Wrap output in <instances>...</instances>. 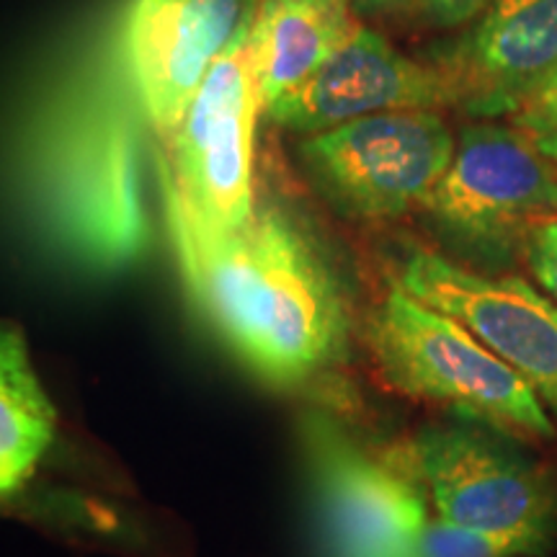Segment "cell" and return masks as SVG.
Here are the masks:
<instances>
[{
	"mask_svg": "<svg viewBox=\"0 0 557 557\" xmlns=\"http://www.w3.org/2000/svg\"><path fill=\"white\" fill-rule=\"evenodd\" d=\"M150 132L116 16L41 83L13 148L26 212L75 267L111 274L148 248Z\"/></svg>",
	"mask_w": 557,
	"mask_h": 557,
	"instance_id": "obj_1",
	"label": "cell"
},
{
	"mask_svg": "<svg viewBox=\"0 0 557 557\" xmlns=\"http://www.w3.org/2000/svg\"><path fill=\"white\" fill-rule=\"evenodd\" d=\"M181 276L194 305L261 380L299 387L346 348V302L315 240L282 207L222 230L181 199L158 169Z\"/></svg>",
	"mask_w": 557,
	"mask_h": 557,
	"instance_id": "obj_2",
	"label": "cell"
},
{
	"mask_svg": "<svg viewBox=\"0 0 557 557\" xmlns=\"http://www.w3.org/2000/svg\"><path fill=\"white\" fill-rule=\"evenodd\" d=\"M367 338L382 380L395 393L506 436L555 438L549 408L506 361L395 282L372 312Z\"/></svg>",
	"mask_w": 557,
	"mask_h": 557,
	"instance_id": "obj_3",
	"label": "cell"
},
{
	"mask_svg": "<svg viewBox=\"0 0 557 557\" xmlns=\"http://www.w3.org/2000/svg\"><path fill=\"white\" fill-rule=\"evenodd\" d=\"M256 16V13H253ZM250 24L207 73L158 169L199 218L222 230L248 225L256 214L253 135L261 99L256 88Z\"/></svg>",
	"mask_w": 557,
	"mask_h": 557,
	"instance_id": "obj_4",
	"label": "cell"
},
{
	"mask_svg": "<svg viewBox=\"0 0 557 557\" xmlns=\"http://www.w3.org/2000/svg\"><path fill=\"white\" fill-rule=\"evenodd\" d=\"M455 137L434 109L385 111L318 132L302 160L341 207L364 220H395L426 205L455 158Z\"/></svg>",
	"mask_w": 557,
	"mask_h": 557,
	"instance_id": "obj_5",
	"label": "cell"
},
{
	"mask_svg": "<svg viewBox=\"0 0 557 557\" xmlns=\"http://www.w3.org/2000/svg\"><path fill=\"white\" fill-rule=\"evenodd\" d=\"M387 457L449 524L506 537H553L557 496L549 478L478 431L423 429Z\"/></svg>",
	"mask_w": 557,
	"mask_h": 557,
	"instance_id": "obj_6",
	"label": "cell"
},
{
	"mask_svg": "<svg viewBox=\"0 0 557 557\" xmlns=\"http://www.w3.org/2000/svg\"><path fill=\"white\" fill-rule=\"evenodd\" d=\"M302 442L325 557H406L429 521L421 487L325 413L305 418Z\"/></svg>",
	"mask_w": 557,
	"mask_h": 557,
	"instance_id": "obj_7",
	"label": "cell"
},
{
	"mask_svg": "<svg viewBox=\"0 0 557 557\" xmlns=\"http://www.w3.org/2000/svg\"><path fill=\"white\" fill-rule=\"evenodd\" d=\"M423 209L451 238L504 250L557 214V169L521 129L472 124Z\"/></svg>",
	"mask_w": 557,
	"mask_h": 557,
	"instance_id": "obj_8",
	"label": "cell"
},
{
	"mask_svg": "<svg viewBox=\"0 0 557 557\" xmlns=\"http://www.w3.org/2000/svg\"><path fill=\"white\" fill-rule=\"evenodd\" d=\"M395 284L491 348L557 413V305L521 276H487L413 248Z\"/></svg>",
	"mask_w": 557,
	"mask_h": 557,
	"instance_id": "obj_9",
	"label": "cell"
},
{
	"mask_svg": "<svg viewBox=\"0 0 557 557\" xmlns=\"http://www.w3.org/2000/svg\"><path fill=\"white\" fill-rule=\"evenodd\" d=\"M259 0H127L120 34L152 132L171 139Z\"/></svg>",
	"mask_w": 557,
	"mask_h": 557,
	"instance_id": "obj_10",
	"label": "cell"
},
{
	"mask_svg": "<svg viewBox=\"0 0 557 557\" xmlns=\"http://www.w3.org/2000/svg\"><path fill=\"white\" fill-rule=\"evenodd\" d=\"M455 103L447 70L406 58L382 34L357 24L351 37L302 86L271 103L263 114L284 129L318 135L361 116L436 111Z\"/></svg>",
	"mask_w": 557,
	"mask_h": 557,
	"instance_id": "obj_11",
	"label": "cell"
},
{
	"mask_svg": "<svg viewBox=\"0 0 557 557\" xmlns=\"http://www.w3.org/2000/svg\"><path fill=\"white\" fill-rule=\"evenodd\" d=\"M470 116H513L557 70V0H493L447 62Z\"/></svg>",
	"mask_w": 557,
	"mask_h": 557,
	"instance_id": "obj_12",
	"label": "cell"
},
{
	"mask_svg": "<svg viewBox=\"0 0 557 557\" xmlns=\"http://www.w3.org/2000/svg\"><path fill=\"white\" fill-rule=\"evenodd\" d=\"M354 0H259L250 24L261 109L302 86L351 37Z\"/></svg>",
	"mask_w": 557,
	"mask_h": 557,
	"instance_id": "obj_13",
	"label": "cell"
},
{
	"mask_svg": "<svg viewBox=\"0 0 557 557\" xmlns=\"http://www.w3.org/2000/svg\"><path fill=\"white\" fill-rule=\"evenodd\" d=\"M58 410L34 372L24 331L0 320V496H11L50 449Z\"/></svg>",
	"mask_w": 557,
	"mask_h": 557,
	"instance_id": "obj_14",
	"label": "cell"
},
{
	"mask_svg": "<svg viewBox=\"0 0 557 557\" xmlns=\"http://www.w3.org/2000/svg\"><path fill=\"white\" fill-rule=\"evenodd\" d=\"M545 549V540L485 534L436 517L418 532L406 557H534Z\"/></svg>",
	"mask_w": 557,
	"mask_h": 557,
	"instance_id": "obj_15",
	"label": "cell"
},
{
	"mask_svg": "<svg viewBox=\"0 0 557 557\" xmlns=\"http://www.w3.org/2000/svg\"><path fill=\"white\" fill-rule=\"evenodd\" d=\"M513 127L532 137V143L545 152L557 143V70L545 86L511 116Z\"/></svg>",
	"mask_w": 557,
	"mask_h": 557,
	"instance_id": "obj_16",
	"label": "cell"
},
{
	"mask_svg": "<svg viewBox=\"0 0 557 557\" xmlns=\"http://www.w3.org/2000/svg\"><path fill=\"white\" fill-rule=\"evenodd\" d=\"M524 259L540 287L557 305V220L547 218L529 227L524 235Z\"/></svg>",
	"mask_w": 557,
	"mask_h": 557,
	"instance_id": "obj_17",
	"label": "cell"
},
{
	"mask_svg": "<svg viewBox=\"0 0 557 557\" xmlns=\"http://www.w3.org/2000/svg\"><path fill=\"white\" fill-rule=\"evenodd\" d=\"M493 0H382L377 9H395L436 26H457L483 13Z\"/></svg>",
	"mask_w": 557,
	"mask_h": 557,
	"instance_id": "obj_18",
	"label": "cell"
},
{
	"mask_svg": "<svg viewBox=\"0 0 557 557\" xmlns=\"http://www.w3.org/2000/svg\"><path fill=\"white\" fill-rule=\"evenodd\" d=\"M545 156L553 160V163H557V143L555 145H549V148L545 150Z\"/></svg>",
	"mask_w": 557,
	"mask_h": 557,
	"instance_id": "obj_19",
	"label": "cell"
},
{
	"mask_svg": "<svg viewBox=\"0 0 557 557\" xmlns=\"http://www.w3.org/2000/svg\"><path fill=\"white\" fill-rule=\"evenodd\" d=\"M359 5H367V9H377L382 0H357Z\"/></svg>",
	"mask_w": 557,
	"mask_h": 557,
	"instance_id": "obj_20",
	"label": "cell"
}]
</instances>
